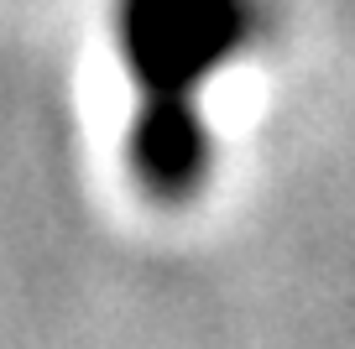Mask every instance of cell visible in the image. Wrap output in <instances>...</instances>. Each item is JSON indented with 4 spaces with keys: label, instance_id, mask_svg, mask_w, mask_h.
I'll list each match as a JSON object with an SVG mask.
<instances>
[{
    "label": "cell",
    "instance_id": "6da1fadb",
    "mask_svg": "<svg viewBox=\"0 0 355 349\" xmlns=\"http://www.w3.org/2000/svg\"><path fill=\"white\" fill-rule=\"evenodd\" d=\"M256 16L245 0H125L121 53L136 78L131 172L162 204H183L209 172L204 84L241 53Z\"/></svg>",
    "mask_w": 355,
    "mask_h": 349
}]
</instances>
